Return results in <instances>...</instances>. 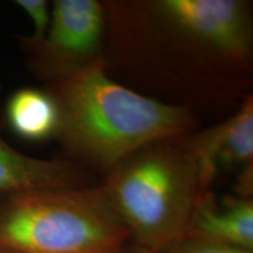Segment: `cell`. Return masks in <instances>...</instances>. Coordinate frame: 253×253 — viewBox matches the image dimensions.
<instances>
[{"label":"cell","mask_w":253,"mask_h":253,"mask_svg":"<svg viewBox=\"0 0 253 253\" xmlns=\"http://www.w3.org/2000/svg\"><path fill=\"white\" fill-rule=\"evenodd\" d=\"M58 103L56 134L77 161L109 172L155 142L191 134L192 110L129 89L108 75L101 58L46 84Z\"/></svg>","instance_id":"1"},{"label":"cell","mask_w":253,"mask_h":253,"mask_svg":"<svg viewBox=\"0 0 253 253\" xmlns=\"http://www.w3.org/2000/svg\"><path fill=\"white\" fill-rule=\"evenodd\" d=\"M100 186L136 244L154 253L185 238L196 205L210 190L177 138L145 145L107 172Z\"/></svg>","instance_id":"2"},{"label":"cell","mask_w":253,"mask_h":253,"mask_svg":"<svg viewBox=\"0 0 253 253\" xmlns=\"http://www.w3.org/2000/svg\"><path fill=\"white\" fill-rule=\"evenodd\" d=\"M130 235L101 186L0 195V249L13 253H120Z\"/></svg>","instance_id":"3"},{"label":"cell","mask_w":253,"mask_h":253,"mask_svg":"<svg viewBox=\"0 0 253 253\" xmlns=\"http://www.w3.org/2000/svg\"><path fill=\"white\" fill-rule=\"evenodd\" d=\"M106 7L96 0H55L45 37L18 41L27 67L41 81L60 80L103 58Z\"/></svg>","instance_id":"4"},{"label":"cell","mask_w":253,"mask_h":253,"mask_svg":"<svg viewBox=\"0 0 253 253\" xmlns=\"http://www.w3.org/2000/svg\"><path fill=\"white\" fill-rule=\"evenodd\" d=\"M177 141L194 156L208 189L220 171H240L253 164L252 95L244 97L239 108L219 125Z\"/></svg>","instance_id":"5"},{"label":"cell","mask_w":253,"mask_h":253,"mask_svg":"<svg viewBox=\"0 0 253 253\" xmlns=\"http://www.w3.org/2000/svg\"><path fill=\"white\" fill-rule=\"evenodd\" d=\"M87 170L67 160L28 156L12 147L0 129V195L27 189L82 188Z\"/></svg>","instance_id":"6"},{"label":"cell","mask_w":253,"mask_h":253,"mask_svg":"<svg viewBox=\"0 0 253 253\" xmlns=\"http://www.w3.org/2000/svg\"><path fill=\"white\" fill-rule=\"evenodd\" d=\"M185 237L253 251L252 199L237 196L218 202L209 190L196 205Z\"/></svg>","instance_id":"7"},{"label":"cell","mask_w":253,"mask_h":253,"mask_svg":"<svg viewBox=\"0 0 253 253\" xmlns=\"http://www.w3.org/2000/svg\"><path fill=\"white\" fill-rule=\"evenodd\" d=\"M4 116L9 129L25 141L43 142L58 134L59 107L46 88L14 90L6 101Z\"/></svg>","instance_id":"8"},{"label":"cell","mask_w":253,"mask_h":253,"mask_svg":"<svg viewBox=\"0 0 253 253\" xmlns=\"http://www.w3.org/2000/svg\"><path fill=\"white\" fill-rule=\"evenodd\" d=\"M14 4L27 14L33 24V32L31 36H15V39L24 42L40 41L48 30L52 5L46 0H15Z\"/></svg>","instance_id":"9"},{"label":"cell","mask_w":253,"mask_h":253,"mask_svg":"<svg viewBox=\"0 0 253 253\" xmlns=\"http://www.w3.org/2000/svg\"><path fill=\"white\" fill-rule=\"evenodd\" d=\"M162 253H253V251L232 245L221 244V243L212 242V240L185 237L181 242Z\"/></svg>","instance_id":"10"},{"label":"cell","mask_w":253,"mask_h":253,"mask_svg":"<svg viewBox=\"0 0 253 253\" xmlns=\"http://www.w3.org/2000/svg\"><path fill=\"white\" fill-rule=\"evenodd\" d=\"M120 253H154L149 251V250L142 248V246L135 244L130 246V248H123Z\"/></svg>","instance_id":"11"},{"label":"cell","mask_w":253,"mask_h":253,"mask_svg":"<svg viewBox=\"0 0 253 253\" xmlns=\"http://www.w3.org/2000/svg\"><path fill=\"white\" fill-rule=\"evenodd\" d=\"M0 253H13V252H9V251H6V250L0 249Z\"/></svg>","instance_id":"12"}]
</instances>
